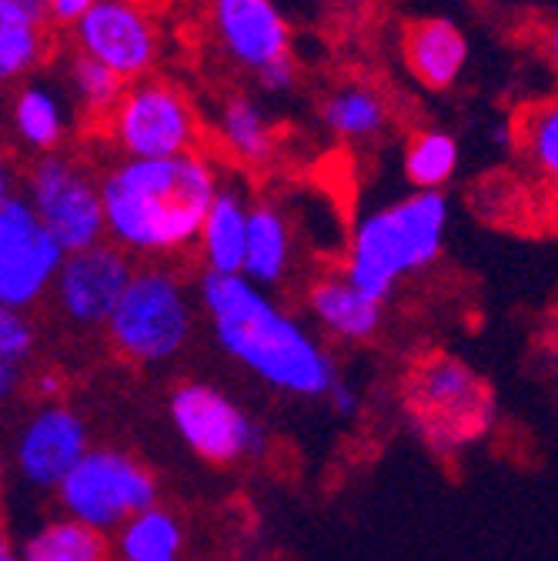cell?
<instances>
[{"mask_svg":"<svg viewBox=\"0 0 558 561\" xmlns=\"http://www.w3.org/2000/svg\"><path fill=\"white\" fill-rule=\"evenodd\" d=\"M201 308L228 358L292 398H324L338 365L315 334L241 274H204Z\"/></svg>","mask_w":558,"mask_h":561,"instance_id":"6da1fadb","label":"cell"},{"mask_svg":"<svg viewBox=\"0 0 558 561\" xmlns=\"http://www.w3.org/2000/svg\"><path fill=\"white\" fill-rule=\"evenodd\" d=\"M104 238L127 257L191 251L221 181L215 164L187 151L161 161L124 158L101 181Z\"/></svg>","mask_w":558,"mask_h":561,"instance_id":"7a4b0ae2","label":"cell"},{"mask_svg":"<svg viewBox=\"0 0 558 561\" xmlns=\"http://www.w3.org/2000/svg\"><path fill=\"white\" fill-rule=\"evenodd\" d=\"M448 215V197L442 191H414L362 218L348 244L344 277L362 295L385 305L405 277L439 261Z\"/></svg>","mask_w":558,"mask_h":561,"instance_id":"3957f363","label":"cell"},{"mask_svg":"<svg viewBox=\"0 0 558 561\" xmlns=\"http://www.w3.org/2000/svg\"><path fill=\"white\" fill-rule=\"evenodd\" d=\"M405 414L429 448L448 455L492 432L496 398L475 368L452 355H432L405 381Z\"/></svg>","mask_w":558,"mask_h":561,"instance_id":"277c9868","label":"cell"},{"mask_svg":"<svg viewBox=\"0 0 558 561\" xmlns=\"http://www.w3.org/2000/svg\"><path fill=\"white\" fill-rule=\"evenodd\" d=\"M104 331L117 355L134 365H164L178 358L194 331V305L181 277L158 264L130 271Z\"/></svg>","mask_w":558,"mask_h":561,"instance_id":"5b68a950","label":"cell"},{"mask_svg":"<svg viewBox=\"0 0 558 561\" xmlns=\"http://www.w3.org/2000/svg\"><path fill=\"white\" fill-rule=\"evenodd\" d=\"M54 491L67 518L101 535L121 528L130 515L158 505L155 474L137 458L114 448H88Z\"/></svg>","mask_w":558,"mask_h":561,"instance_id":"8992f818","label":"cell"},{"mask_svg":"<svg viewBox=\"0 0 558 561\" xmlns=\"http://www.w3.org/2000/svg\"><path fill=\"white\" fill-rule=\"evenodd\" d=\"M111 140L134 161H161L194 151L197 117L181 88L145 78L121 91L117 104L107 111Z\"/></svg>","mask_w":558,"mask_h":561,"instance_id":"52a82bcc","label":"cell"},{"mask_svg":"<svg viewBox=\"0 0 558 561\" xmlns=\"http://www.w3.org/2000/svg\"><path fill=\"white\" fill-rule=\"evenodd\" d=\"M27 204L64 254L104 241L98 178L67 154H41L27 171Z\"/></svg>","mask_w":558,"mask_h":561,"instance_id":"ba28073f","label":"cell"},{"mask_svg":"<svg viewBox=\"0 0 558 561\" xmlns=\"http://www.w3.org/2000/svg\"><path fill=\"white\" fill-rule=\"evenodd\" d=\"M171 421L181 442L212 465H235L264 448L258 421L215 385H181L171 394Z\"/></svg>","mask_w":558,"mask_h":561,"instance_id":"9c48e42d","label":"cell"},{"mask_svg":"<svg viewBox=\"0 0 558 561\" xmlns=\"http://www.w3.org/2000/svg\"><path fill=\"white\" fill-rule=\"evenodd\" d=\"M64 251L44 231L27 197L0 201V301L18 311L44 301Z\"/></svg>","mask_w":558,"mask_h":561,"instance_id":"30bf717a","label":"cell"},{"mask_svg":"<svg viewBox=\"0 0 558 561\" xmlns=\"http://www.w3.org/2000/svg\"><path fill=\"white\" fill-rule=\"evenodd\" d=\"M78 54L104 64L124 84L141 81L158 60V27L137 0H94L75 24Z\"/></svg>","mask_w":558,"mask_h":561,"instance_id":"8fae6325","label":"cell"},{"mask_svg":"<svg viewBox=\"0 0 558 561\" xmlns=\"http://www.w3.org/2000/svg\"><path fill=\"white\" fill-rule=\"evenodd\" d=\"M130 257L111 241L64 254L54 274V301L78 328H104L124 285L130 280Z\"/></svg>","mask_w":558,"mask_h":561,"instance_id":"7c38bea8","label":"cell"},{"mask_svg":"<svg viewBox=\"0 0 558 561\" xmlns=\"http://www.w3.org/2000/svg\"><path fill=\"white\" fill-rule=\"evenodd\" d=\"M88 451L84 417L64 404H47L27 417L18 435L14 461L27 484L54 491Z\"/></svg>","mask_w":558,"mask_h":561,"instance_id":"4fadbf2b","label":"cell"},{"mask_svg":"<svg viewBox=\"0 0 558 561\" xmlns=\"http://www.w3.org/2000/svg\"><path fill=\"white\" fill-rule=\"evenodd\" d=\"M207 11L225 54L238 67L258 75L264 64L292 54V31L274 0H207Z\"/></svg>","mask_w":558,"mask_h":561,"instance_id":"5bb4252c","label":"cell"},{"mask_svg":"<svg viewBox=\"0 0 558 561\" xmlns=\"http://www.w3.org/2000/svg\"><path fill=\"white\" fill-rule=\"evenodd\" d=\"M405 67L418 84L429 91H445L458 81L468 64V41L462 27L445 18H422L411 21L401 37Z\"/></svg>","mask_w":558,"mask_h":561,"instance_id":"9a60e30c","label":"cell"},{"mask_svg":"<svg viewBox=\"0 0 558 561\" xmlns=\"http://www.w3.org/2000/svg\"><path fill=\"white\" fill-rule=\"evenodd\" d=\"M308 311L328 334L348 344L372 341L385 318V305L362 295L344 274H324L315 280L308 288Z\"/></svg>","mask_w":558,"mask_h":561,"instance_id":"2e32d148","label":"cell"},{"mask_svg":"<svg viewBox=\"0 0 558 561\" xmlns=\"http://www.w3.org/2000/svg\"><path fill=\"white\" fill-rule=\"evenodd\" d=\"M292 254H295V238L288 218L274 204H251L241 277H248L258 288L282 285L292 271Z\"/></svg>","mask_w":558,"mask_h":561,"instance_id":"e0dca14e","label":"cell"},{"mask_svg":"<svg viewBox=\"0 0 558 561\" xmlns=\"http://www.w3.org/2000/svg\"><path fill=\"white\" fill-rule=\"evenodd\" d=\"M248 201L235 187H218L212 207L197 231V254L204 261V274H241L244 234H248Z\"/></svg>","mask_w":558,"mask_h":561,"instance_id":"ac0fdd59","label":"cell"},{"mask_svg":"<svg viewBox=\"0 0 558 561\" xmlns=\"http://www.w3.org/2000/svg\"><path fill=\"white\" fill-rule=\"evenodd\" d=\"M11 121L24 145L37 154H54L67 137V111L47 84H24L11 104Z\"/></svg>","mask_w":558,"mask_h":561,"instance_id":"d6986e66","label":"cell"},{"mask_svg":"<svg viewBox=\"0 0 558 561\" xmlns=\"http://www.w3.org/2000/svg\"><path fill=\"white\" fill-rule=\"evenodd\" d=\"M181 551H184V528L171 512L158 505L130 515L117 528L121 561H181Z\"/></svg>","mask_w":558,"mask_h":561,"instance_id":"ffe728a7","label":"cell"},{"mask_svg":"<svg viewBox=\"0 0 558 561\" xmlns=\"http://www.w3.org/2000/svg\"><path fill=\"white\" fill-rule=\"evenodd\" d=\"M107 538L75 518L41 525L21 548V561H107Z\"/></svg>","mask_w":558,"mask_h":561,"instance_id":"44dd1931","label":"cell"},{"mask_svg":"<svg viewBox=\"0 0 558 561\" xmlns=\"http://www.w3.org/2000/svg\"><path fill=\"white\" fill-rule=\"evenodd\" d=\"M47 54L44 21L0 0V84H14L41 67Z\"/></svg>","mask_w":558,"mask_h":561,"instance_id":"7402d4cb","label":"cell"},{"mask_svg":"<svg viewBox=\"0 0 558 561\" xmlns=\"http://www.w3.org/2000/svg\"><path fill=\"white\" fill-rule=\"evenodd\" d=\"M321 121L344 140H375L388 124V104L365 84H344L321 104Z\"/></svg>","mask_w":558,"mask_h":561,"instance_id":"603a6c76","label":"cell"},{"mask_svg":"<svg viewBox=\"0 0 558 561\" xmlns=\"http://www.w3.org/2000/svg\"><path fill=\"white\" fill-rule=\"evenodd\" d=\"M218 134H221V145L228 148V154L244 164H264L274 154V130H271L264 111L258 107V101H251L248 94L225 101Z\"/></svg>","mask_w":558,"mask_h":561,"instance_id":"cb8c5ba5","label":"cell"},{"mask_svg":"<svg viewBox=\"0 0 558 561\" xmlns=\"http://www.w3.org/2000/svg\"><path fill=\"white\" fill-rule=\"evenodd\" d=\"M458 171V140L448 130H418L405 148V178L414 191H442Z\"/></svg>","mask_w":558,"mask_h":561,"instance_id":"d4e9b609","label":"cell"},{"mask_svg":"<svg viewBox=\"0 0 558 561\" xmlns=\"http://www.w3.org/2000/svg\"><path fill=\"white\" fill-rule=\"evenodd\" d=\"M67 84L75 91V101L91 114H107L124 91V81L117 75L84 54H75L67 64Z\"/></svg>","mask_w":558,"mask_h":561,"instance_id":"484cf974","label":"cell"},{"mask_svg":"<svg viewBox=\"0 0 558 561\" xmlns=\"http://www.w3.org/2000/svg\"><path fill=\"white\" fill-rule=\"evenodd\" d=\"M522 134V148L528 154V161L535 164V171H542L545 178L558 174V111L551 101L538 104L519 127Z\"/></svg>","mask_w":558,"mask_h":561,"instance_id":"4316f807","label":"cell"},{"mask_svg":"<svg viewBox=\"0 0 558 561\" xmlns=\"http://www.w3.org/2000/svg\"><path fill=\"white\" fill-rule=\"evenodd\" d=\"M34 344H37V331L24 318V311L0 301V358L24 365L31 358Z\"/></svg>","mask_w":558,"mask_h":561,"instance_id":"83f0119b","label":"cell"},{"mask_svg":"<svg viewBox=\"0 0 558 561\" xmlns=\"http://www.w3.org/2000/svg\"><path fill=\"white\" fill-rule=\"evenodd\" d=\"M258 84H261L267 94H285V91H292V88H295V60H292V54H288V57H277V60H271V64H264V67L258 70Z\"/></svg>","mask_w":558,"mask_h":561,"instance_id":"f1b7e54d","label":"cell"},{"mask_svg":"<svg viewBox=\"0 0 558 561\" xmlns=\"http://www.w3.org/2000/svg\"><path fill=\"white\" fill-rule=\"evenodd\" d=\"M91 4H94V0H47L44 21L60 24V27H75L91 11Z\"/></svg>","mask_w":558,"mask_h":561,"instance_id":"f546056e","label":"cell"},{"mask_svg":"<svg viewBox=\"0 0 558 561\" xmlns=\"http://www.w3.org/2000/svg\"><path fill=\"white\" fill-rule=\"evenodd\" d=\"M324 398L331 401V408H334L338 414H355V411H358V391H352L341 378L331 385V391H328Z\"/></svg>","mask_w":558,"mask_h":561,"instance_id":"4dcf8cb0","label":"cell"},{"mask_svg":"<svg viewBox=\"0 0 558 561\" xmlns=\"http://www.w3.org/2000/svg\"><path fill=\"white\" fill-rule=\"evenodd\" d=\"M18 385H21V365L0 358V404L18 391Z\"/></svg>","mask_w":558,"mask_h":561,"instance_id":"1f68e13d","label":"cell"},{"mask_svg":"<svg viewBox=\"0 0 558 561\" xmlns=\"http://www.w3.org/2000/svg\"><path fill=\"white\" fill-rule=\"evenodd\" d=\"M18 184H21V178H18V168L0 154V201H8V197H14L18 194Z\"/></svg>","mask_w":558,"mask_h":561,"instance_id":"d6a6232c","label":"cell"},{"mask_svg":"<svg viewBox=\"0 0 558 561\" xmlns=\"http://www.w3.org/2000/svg\"><path fill=\"white\" fill-rule=\"evenodd\" d=\"M4 4H11V8H18V11H24V14L37 18V21H44V8H47V0H4ZM44 24H47V21H44Z\"/></svg>","mask_w":558,"mask_h":561,"instance_id":"836d02e7","label":"cell"},{"mask_svg":"<svg viewBox=\"0 0 558 561\" xmlns=\"http://www.w3.org/2000/svg\"><path fill=\"white\" fill-rule=\"evenodd\" d=\"M57 391H60V381H57V378H44V381H41V394H44V398H54Z\"/></svg>","mask_w":558,"mask_h":561,"instance_id":"e575fe53","label":"cell"},{"mask_svg":"<svg viewBox=\"0 0 558 561\" xmlns=\"http://www.w3.org/2000/svg\"><path fill=\"white\" fill-rule=\"evenodd\" d=\"M0 561H21V554L11 545H4V548H0Z\"/></svg>","mask_w":558,"mask_h":561,"instance_id":"d590c367","label":"cell"},{"mask_svg":"<svg viewBox=\"0 0 558 561\" xmlns=\"http://www.w3.org/2000/svg\"><path fill=\"white\" fill-rule=\"evenodd\" d=\"M4 545H11V538H8V531H4V528H0V548H4Z\"/></svg>","mask_w":558,"mask_h":561,"instance_id":"8d00e7d4","label":"cell"},{"mask_svg":"<svg viewBox=\"0 0 558 561\" xmlns=\"http://www.w3.org/2000/svg\"><path fill=\"white\" fill-rule=\"evenodd\" d=\"M0 491H4V465H0Z\"/></svg>","mask_w":558,"mask_h":561,"instance_id":"74e56055","label":"cell"}]
</instances>
